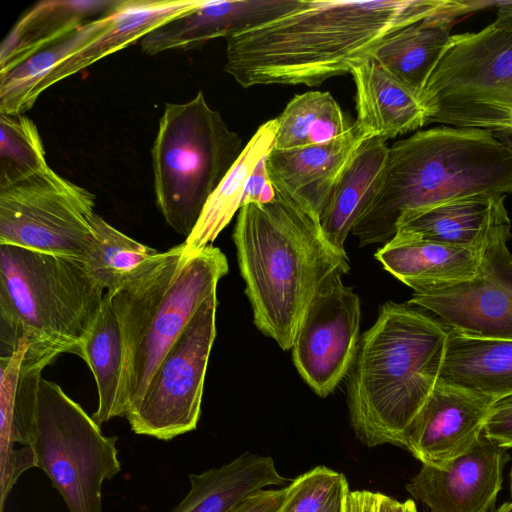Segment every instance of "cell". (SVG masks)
<instances>
[{"mask_svg":"<svg viewBox=\"0 0 512 512\" xmlns=\"http://www.w3.org/2000/svg\"><path fill=\"white\" fill-rule=\"evenodd\" d=\"M190 489L171 512H232L250 495L291 482L273 458L245 452L222 466L189 474Z\"/></svg>","mask_w":512,"mask_h":512,"instance_id":"cb8c5ba5","label":"cell"},{"mask_svg":"<svg viewBox=\"0 0 512 512\" xmlns=\"http://www.w3.org/2000/svg\"><path fill=\"white\" fill-rule=\"evenodd\" d=\"M303 0H232L200 3L157 27L141 40L148 55L170 50H192L210 40L225 39L276 19Z\"/></svg>","mask_w":512,"mask_h":512,"instance_id":"ac0fdd59","label":"cell"},{"mask_svg":"<svg viewBox=\"0 0 512 512\" xmlns=\"http://www.w3.org/2000/svg\"><path fill=\"white\" fill-rule=\"evenodd\" d=\"M81 358L89 366L97 386L98 407L91 417L99 426L112 418L122 417L123 339L107 292L101 311L84 342Z\"/></svg>","mask_w":512,"mask_h":512,"instance_id":"f546056e","label":"cell"},{"mask_svg":"<svg viewBox=\"0 0 512 512\" xmlns=\"http://www.w3.org/2000/svg\"><path fill=\"white\" fill-rule=\"evenodd\" d=\"M96 197L49 166L0 187V245L86 262L96 243Z\"/></svg>","mask_w":512,"mask_h":512,"instance_id":"30bf717a","label":"cell"},{"mask_svg":"<svg viewBox=\"0 0 512 512\" xmlns=\"http://www.w3.org/2000/svg\"><path fill=\"white\" fill-rule=\"evenodd\" d=\"M380 137L367 138L334 186L320 217L325 238L338 251L356 221L377 193L385 172L389 146Z\"/></svg>","mask_w":512,"mask_h":512,"instance_id":"484cf974","label":"cell"},{"mask_svg":"<svg viewBox=\"0 0 512 512\" xmlns=\"http://www.w3.org/2000/svg\"><path fill=\"white\" fill-rule=\"evenodd\" d=\"M449 332L409 303L382 305L359 340L347 384L350 424L361 443L402 446L439 380Z\"/></svg>","mask_w":512,"mask_h":512,"instance_id":"3957f363","label":"cell"},{"mask_svg":"<svg viewBox=\"0 0 512 512\" xmlns=\"http://www.w3.org/2000/svg\"><path fill=\"white\" fill-rule=\"evenodd\" d=\"M511 492H512V473H511Z\"/></svg>","mask_w":512,"mask_h":512,"instance_id":"7bdbcfd3","label":"cell"},{"mask_svg":"<svg viewBox=\"0 0 512 512\" xmlns=\"http://www.w3.org/2000/svg\"><path fill=\"white\" fill-rule=\"evenodd\" d=\"M60 354L25 341L0 356V511L18 478L37 467L31 446L43 369Z\"/></svg>","mask_w":512,"mask_h":512,"instance_id":"5bb4252c","label":"cell"},{"mask_svg":"<svg viewBox=\"0 0 512 512\" xmlns=\"http://www.w3.org/2000/svg\"><path fill=\"white\" fill-rule=\"evenodd\" d=\"M477 194H512V152L485 129L420 130L389 148L379 189L351 233L360 246L385 244L404 213Z\"/></svg>","mask_w":512,"mask_h":512,"instance_id":"277c9868","label":"cell"},{"mask_svg":"<svg viewBox=\"0 0 512 512\" xmlns=\"http://www.w3.org/2000/svg\"><path fill=\"white\" fill-rule=\"evenodd\" d=\"M497 4L498 1H453L450 7L388 36L372 58L421 96L452 36V27L465 15Z\"/></svg>","mask_w":512,"mask_h":512,"instance_id":"d6986e66","label":"cell"},{"mask_svg":"<svg viewBox=\"0 0 512 512\" xmlns=\"http://www.w3.org/2000/svg\"><path fill=\"white\" fill-rule=\"evenodd\" d=\"M346 483L342 473L316 466L290 482L277 512H317Z\"/></svg>","mask_w":512,"mask_h":512,"instance_id":"836d02e7","label":"cell"},{"mask_svg":"<svg viewBox=\"0 0 512 512\" xmlns=\"http://www.w3.org/2000/svg\"><path fill=\"white\" fill-rule=\"evenodd\" d=\"M276 127V118L268 120L244 146L238 159L208 198L192 233L183 242L185 255H193L212 245L240 210L250 174L274 147Z\"/></svg>","mask_w":512,"mask_h":512,"instance_id":"83f0119b","label":"cell"},{"mask_svg":"<svg viewBox=\"0 0 512 512\" xmlns=\"http://www.w3.org/2000/svg\"><path fill=\"white\" fill-rule=\"evenodd\" d=\"M117 439L58 384L41 379L31 446L69 512H102V485L121 472Z\"/></svg>","mask_w":512,"mask_h":512,"instance_id":"9c48e42d","label":"cell"},{"mask_svg":"<svg viewBox=\"0 0 512 512\" xmlns=\"http://www.w3.org/2000/svg\"><path fill=\"white\" fill-rule=\"evenodd\" d=\"M403 512H417V508L413 500L408 499L403 502Z\"/></svg>","mask_w":512,"mask_h":512,"instance_id":"60d3db41","label":"cell"},{"mask_svg":"<svg viewBox=\"0 0 512 512\" xmlns=\"http://www.w3.org/2000/svg\"><path fill=\"white\" fill-rule=\"evenodd\" d=\"M439 379L497 403L512 398V340L468 336L450 328Z\"/></svg>","mask_w":512,"mask_h":512,"instance_id":"4316f807","label":"cell"},{"mask_svg":"<svg viewBox=\"0 0 512 512\" xmlns=\"http://www.w3.org/2000/svg\"><path fill=\"white\" fill-rule=\"evenodd\" d=\"M509 457L483 434L466 452L442 467L422 464L406 490L431 512H489Z\"/></svg>","mask_w":512,"mask_h":512,"instance_id":"2e32d148","label":"cell"},{"mask_svg":"<svg viewBox=\"0 0 512 512\" xmlns=\"http://www.w3.org/2000/svg\"><path fill=\"white\" fill-rule=\"evenodd\" d=\"M48 166L35 123L24 114H0V187Z\"/></svg>","mask_w":512,"mask_h":512,"instance_id":"d6a6232c","label":"cell"},{"mask_svg":"<svg viewBox=\"0 0 512 512\" xmlns=\"http://www.w3.org/2000/svg\"><path fill=\"white\" fill-rule=\"evenodd\" d=\"M497 16L493 23L501 28L512 31V1H499Z\"/></svg>","mask_w":512,"mask_h":512,"instance_id":"f35d334b","label":"cell"},{"mask_svg":"<svg viewBox=\"0 0 512 512\" xmlns=\"http://www.w3.org/2000/svg\"><path fill=\"white\" fill-rule=\"evenodd\" d=\"M199 3L200 0H119L111 9L109 25L40 82L33 92V103L52 85L142 40L157 27L188 12Z\"/></svg>","mask_w":512,"mask_h":512,"instance_id":"ffe728a7","label":"cell"},{"mask_svg":"<svg viewBox=\"0 0 512 512\" xmlns=\"http://www.w3.org/2000/svg\"><path fill=\"white\" fill-rule=\"evenodd\" d=\"M511 238L508 219L481 248L474 279L417 287L408 303L434 313L461 334L512 340V254L507 247Z\"/></svg>","mask_w":512,"mask_h":512,"instance_id":"7c38bea8","label":"cell"},{"mask_svg":"<svg viewBox=\"0 0 512 512\" xmlns=\"http://www.w3.org/2000/svg\"><path fill=\"white\" fill-rule=\"evenodd\" d=\"M274 148L287 150L318 145L346 134L353 127L329 92L295 95L276 117Z\"/></svg>","mask_w":512,"mask_h":512,"instance_id":"4dcf8cb0","label":"cell"},{"mask_svg":"<svg viewBox=\"0 0 512 512\" xmlns=\"http://www.w3.org/2000/svg\"><path fill=\"white\" fill-rule=\"evenodd\" d=\"M348 488L349 485L346 483L317 512H341L343 495Z\"/></svg>","mask_w":512,"mask_h":512,"instance_id":"ab89813d","label":"cell"},{"mask_svg":"<svg viewBox=\"0 0 512 512\" xmlns=\"http://www.w3.org/2000/svg\"><path fill=\"white\" fill-rule=\"evenodd\" d=\"M228 270L218 247L187 256L182 243L157 252L107 292L123 339L122 417L140 402L165 354Z\"/></svg>","mask_w":512,"mask_h":512,"instance_id":"5b68a950","label":"cell"},{"mask_svg":"<svg viewBox=\"0 0 512 512\" xmlns=\"http://www.w3.org/2000/svg\"><path fill=\"white\" fill-rule=\"evenodd\" d=\"M287 486L262 489L250 495L232 512H277L287 494Z\"/></svg>","mask_w":512,"mask_h":512,"instance_id":"74e56055","label":"cell"},{"mask_svg":"<svg viewBox=\"0 0 512 512\" xmlns=\"http://www.w3.org/2000/svg\"><path fill=\"white\" fill-rule=\"evenodd\" d=\"M506 195L477 194L404 213L396 233L481 249L495 228L510 219Z\"/></svg>","mask_w":512,"mask_h":512,"instance_id":"7402d4cb","label":"cell"},{"mask_svg":"<svg viewBox=\"0 0 512 512\" xmlns=\"http://www.w3.org/2000/svg\"><path fill=\"white\" fill-rule=\"evenodd\" d=\"M105 293L81 260L0 245L1 355L25 341L81 357Z\"/></svg>","mask_w":512,"mask_h":512,"instance_id":"8992f818","label":"cell"},{"mask_svg":"<svg viewBox=\"0 0 512 512\" xmlns=\"http://www.w3.org/2000/svg\"><path fill=\"white\" fill-rule=\"evenodd\" d=\"M110 12L88 21L63 39L0 73V114H24L31 109L32 95L40 82L104 30L110 23Z\"/></svg>","mask_w":512,"mask_h":512,"instance_id":"f1b7e54d","label":"cell"},{"mask_svg":"<svg viewBox=\"0 0 512 512\" xmlns=\"http://www.w3.org/2000/svg\"><path fill=\"white\" fill-rule=\"evenodd\" d=\"M243 148L203 91L185 103L165 104L151 159L156 204L174 231L185 239L190 236Z\"/></svg>","mask_w":512,"mask_h":512,"instance_id":"52a82bcc","label":"cell"},{"mask_svg":"<svg viewBox=\"0 0 512 512\" xmlns=\"http://www.w3.org/2000/svg\"><path fill=\"white\" fill-rule=\"evenodd\" d=\"M341 512H403V502L380 492L348 488L343 495Z\"/></svg>","mask_w":512,"mask_h":512,"instance_id":"e575fe53","label":"cell"},{"mask_svg":"<svg viewBox=\"0 0 512 512\" xmlns=\"http://www.w3.org/2000/svg\"><path fill=\"white\" fill-rule=\"evenodd\" d=\"M452 0H303L296 9L226 39L225 71L244 88L318 86L372 58L391 34Z\"/></svg>","mask_w":512,"mask_h":512,"instance_id":"6da1fadb","label":"cell"},{"mask_svg":"<svg viewBox=\"0 0 512 512\" xmlns=\"http://www.w3.org/2000/svg\"><path fill=\"white\" fill-rule=\"evenodd\" d=\"M483 435L503 449L512 448V400L497 403L485 423Z\"/></svg>","mask_w":512,"mask_h":512,"instance_id":"d590c367","label":"cell"},{"mask_svg":"<svg viewBox=\"0 0 512 512\" xmlns=\"http://www.w3.org/2000/svg\"><path fill=\"white\" fill-rule=\"evenodd\" d=\"M356 87L355 124L369 137L385 140L427 125L420 94L403 84L375 59L352 68Z\"/></svg>","mask_w":512,"mask_h":512,"instance_id":"44dd1931","label":"cell"},{"mask_svg":"<svg viewBox=\"0 0 512 512\" xmlns=\"http://www.w3.org/2000/svg\"><path fill=\"white\" fill-rule=\"evenodd\" d=\"M421 98L427 125L485 129L512 150V31L452 34Z\"/></svg>","mask_w":512,"mask_h":512,"instance_id":"ba28073f","label":"cell"},{"mask_svg":"<svg viewBox=\"0 0 512 512\" xmlns=\"http://www.w3.org/2000/svg\"><path fill=\"white\" fill-rule=\"evenodd\" d=\"M266 157L267 155L260 160L249 176L244 191L243 205L267 203L275 197L276 191L269 177Z\"/></svg>","mask_w":512,"mask_h":512,"instance_id":"8d00e7d4","label":"cell"},{"mask_svg":"<svg viewBox=\"0 0 512 512\" xmlns=\"http://www.w3.org/2000/svg\"><path fill=\"white\" fill-rule=\"evenodd\" d=\"M370 138L355 124L326 143L278 150L266 157L274 188L320 220L331 192L361 144Z\"/></svg>","mask_w":512,"mask_h":512,"instance_id":"e0dca14e","label":"cell"},{"mask_svg":"<svg viewBox=\"0 0 512 512\" xmlns=\"http://www.w3.org/2000/svg\"><path fill=\"white\" fill-rule=\"evenodd\" d=\"M216 309L215 291L165 354L140 402L126 415L135 434L170 441L196 429L216 337Z\"/></svg>","mask_w":512,"mask_h":512,"instance_id":"8fae6325","label":"cell"},{"mask_svg":"<svg viewBox=\"0 0 512 512\" xmlns=\"http://www.w3.org/2000/svg\"><path fill=\"white\" fill-rule=\"evenodd\" d=\"M385 270L412 289L470 281L479 271L481 249L460 247L397 232L378 249Z\"/></svg>","mask_w":512,"mask_h":512,"instance_id":"603a6c76","label":"cell"},{"mask_svg":"<svg viewBox=\"0 0 512 512\" xmlns=\"http://www.w3.org/2000/svg\"><path fill=\"white\" fill-rule=\"evenodd\" d=\"M119 0H44L27 10L0 46V73L110 11Z\"/></svg>","mask_w":512,"mask_h":512,"instance_id":"d4e9b609","label":"cell"},{"mask_svg":"<svg viewBox=\"0 0 512 512\" xmlns=\"http://www.w3.org/2000/svg\"><path fill=\"white\" fill-rule=\"evenodd\" d=\"M496 512H512V502H507L497 509Z\"/></svg>","mask_w":512,"mask_h":512,"instance_id":"b9f144b4","label":"cell"},{"mask_svg":"<svg viewBox=\"0 0 512 512\" xmlns=\"http://www.w3.org/2000/svg\"><path fill=\"white\" fill-rule=\"evenodd\" d=\"M496 404L489 397L439 379L405 431L401 447L422 464L442 467L478 441Z\"/></svg>","mask_w":512,"mask_h":512,"instance_id":"9a60e30c","label":"cell"},{"mask_svg":"<svg viewBox=\"0 0 512 512\" xmlns=\"http://www.w3.org/2000/svg\"><path fill=\"white\" fill-rule=\"evenodd\" d=\"M334 273L311 299L292 345L294 364L320 397L332 393L349 373L359 344L358 295Z\"/></svg>","mask_w":512,"mask_h":512,"instance_id":"4fadbf2b","label":"cell"},{"mask_svg":"<svg viewBox=\"0 0 512 512\" xmlns=\"http://www.w3.org/2000/svg\"><path fill=\"white\" fill-rule=\"evenodd\" d=\"M275 191L270 202L240 208L233 241L255 325L289 350L318 288L350 267L347 254L325 238L320 220Z\"/></svg>","mask_w":512,"mask_h":512,"instance_id":"7a4b0ae2","label":"cell"},{"mask_svg":"<svg viewBox=\"0 0 512 512\" xmlns=\"http://www.w3.org/2000/svg\"><path fill=\"white\" fill-rule=\"evenodd\" d=\"M92 226L96 243L85 264L105 292L114 290L129 273L158 252L120 232L97 214Z\"/></svg>","mask_w":512,"mask_h":512,"instance_id":"1f68e13d","label":"cell"}]
</instances>
